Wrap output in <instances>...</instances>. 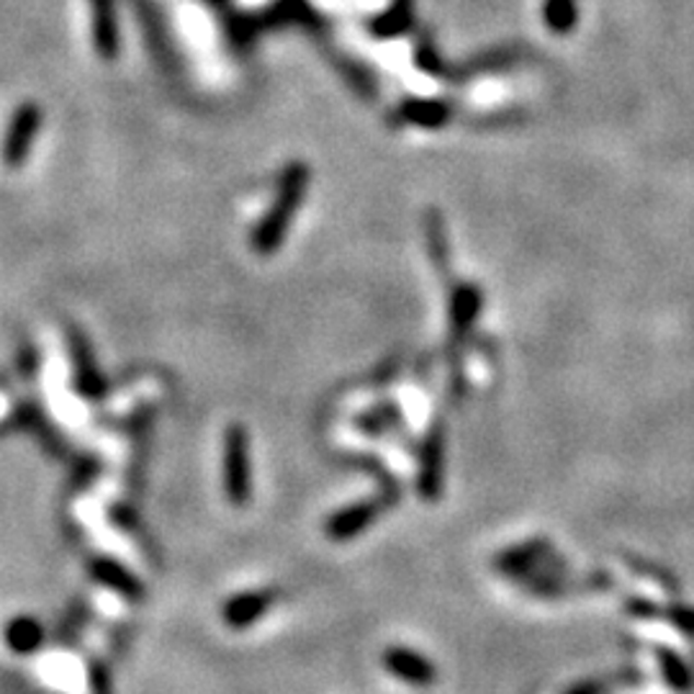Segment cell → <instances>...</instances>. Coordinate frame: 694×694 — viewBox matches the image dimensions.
<instances>
[{
    "label": "cell",
    "mask_w": 694,
    "mask_h": 694,
    "mask_svg": "<svg viewBox=\"0 0 694 694\" xmlns=\"http://www.w3.org/2000/svg\"><path fill=\"white\" fill-rule=\"evenodd\" d=\"M93 5V44L103 60H114L119 51V34H116V13L111 0H91Z\"/></svg>",
    "instance_id": "4"
},
{
    "label": "cell",
    "mask_w": 694,
    "mask_h": 694,
    "mask_svg": "<svg viewBox=\"0 0 694 694\" xmlns=\"http://www.w3.org/2000/svg\"><path fill=\"white\" fill-rule=\"evenodd\" d=\"M265 610V597L263 594H245L240 600L227 604V620L232 625H247L250 620H255Z\"/></svg>",
    "instance_id": "7"
},
{
    "label": "cell",
    "mask_w": 694,
    "mask_h": 694,
    "mask_svg": "<svg viewBox=\"0 0 694 694\" xmlns=\"http://www.w3.org/2000/svg\"><path fill=\"white\" fill-rule=\"evenodd\" d=\"M373 509L371 507H356V509H347V512H343L337 517V520H332L329 525V533L337 535V537H347L352 533H358L360 528L366 525L368 517H371Z\"/></svg>",
    "instance_id": "8"
},
{
    "label": "cell",
    "mask_w": 694,
    "mask_h": 694,
    "mask_svg": "<svg viewBox=\"0 0 694 694\" xmlns=\"http://www.w3.org/2000/svg\"><path fill=\"white\" fill-rule=\"evenodd\" d=\"M574 694H594V692H589V690H581V692H574Z\"/></svg>",
    "instance_id": "10"
},
{
    "label": "cell",
    "mask_w": 694,
    "mask_h": 694,
    "mask_svg": "<svg viewBox=\"0 0 694 694\" xmlns=\"http://www.w3.org/2000/svg\"><path fill=\"white\" fill-rule=\"evenodd\" d=\"M545 21H548L556 32H566V28H571L576 21L574 0H548V3H545Z\"/></svg>",
    "instance_id": "9"
},
{
    "label": "cell",
    "mask_w": 694,
    "mask_h": 694,
    "mask_svg": "<svg viewBox=\"0 0 694 694\" xmlns=\"http://www.w3.org/2000/svg\"><path fill=\"white\" fill-rule=\"evenodd\" d=\"M309 186V170L304 165H291L284 173L278 186V198L270 204V209L265 211L261 224H257L253 234V245L257 253L268 255L273 250H278L284 242L288 227H291L293 217H297L301 201H304Z\"/></svg>",
    "instance_id": "1"
},
{
    "label": "cell",
    "mask_w": 694,
    "mask_h": 694,
    "mask_svg": "<svg viewBox=\"0 0 694 694\" xmlns=\"http://www.w3.org/2000/svg\"><path fill=\"white\" fill-rule=\"evenodd\" d=\"M250 463H247V438L242 427H232L227 432L224 448V484L229 499L234 505H245L250 497Z\"/></svg>",
    "instance_id": "3"
},
{
    "label": "cell",
    "mask_w": 694,
    "mask_h": 694,
    "mask_svg": "<svg viewBox=\"0 0 694 694\" xmlns=\"http://www.w3.org/2000/svg\"><path fill=\"white\" fill-rule=\"evenodd\" d=\"M5 640L16 653H34L42 646L44 631L32 617H16L5 627Z\"/></svg>",
    "instance_id": "6"
},
{
    "label": "cell",
    "mask_w": 694,
    "mask_h": 694,
    "mask_svg": "<svg viewBox=\"0 0 694 694\" xmlns=\"http://www.w3.org/2000/svg\"><path fill=\"white\" fill-rule=\"evenodd\" d=\"M42 114L34 103H24L5 129L3 147H0V160H3L5 167H19L21 162L28 158V150H32V142L36 139V131H39Z\"/></svg>",
    "instance_id": "2"
},
{
    "label": "cell",
    "mask_w": 694,
    "mask_h": 694,
    "mask_svg": "<svg viewBox=\"0 0 694 694\" xmlns=\"http://www.w3.org/2000/svg\"><path fill=\"white\" fill-rule=\"evenodd\" d=\"M386 667L391 674L407 679L412 684H427L435 676L430 661H425L419 653L407 651V648H391L386 653Z\"/></svg>",
    "instance_id": "5"
}]
</instances>
